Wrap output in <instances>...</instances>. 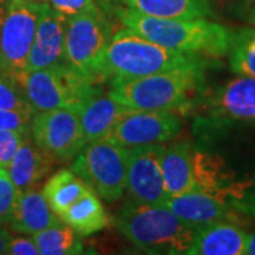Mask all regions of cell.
I'll return each instance as SVG.
<instances>
[{"label":"cell","instance_id":"obj_22","mask_svg":"<svg viewBox=\"0 0 255 255\" xmlns=\"http://www.w3.org/2000/svg\"><path fill=\"white\" fill-rule=\"evenodd\" d=\"M90 190V186L81 180L71 169H63L47 180L41 191L53 213L60 217L63 211Z\"/></svg>","mask_w":255,"mask_h":255},{"label":"cell","instance_id":"obj_9","mask_svg":"<svg viewBox=\"0 0 255 255\" xmlns=\"http://www.w3.org/2000/svg\"><path fill=\"white\" fill-rule=\"evenodd\" d=\"M30 135L53 162H71L87 145L75 108L37 112L31 119Z\"/></svg>","mask_w":255,"mask_h":255},{"label":"cell","instance_id":"obj_21","mask_svg":"<svg viewBox=\"0 0 255 255\" xmlns=\"http://www.w3.org/2000/svg\"><path fill=\"white\" fill-rule=\"evenodd\" d=\"M128 9L167 18H200L211 16L210 0H122Z\"/></svg>","mask_w":255,"mask_h":255},{"label":"cell","instance_id":"obj_20","mask_svg":"<svg viewBox=\"0 0 255 255\" xmlns=\"http://www.w3.org/2000/svg\"><path fill=\"white\" fill-rule=\"evenodd\" d=\"M64 224L75 230L81 237L95 234L110 224L108 213L95 191H87L74 204L60 214Z\"/></svg>","mask_w":255,"mask_h":255},{"label":"cell","instance_id":"obj_1","mask_svg":"<svg viewBox=\"0 0 255 255\" xmlns=\"http://www.w3.org/2000/svg\"><path fill=\"white\" fill-rule=\"evenodd\" d=\"M213 60L133 80L110 82L108 94L135 111H187L206 92V70Z\"/></svg>","mask_w":255,"mask_h":255},{"label":"cell","instance_id":"obj_5","mask_svg":"<svg viewBox=\"0 0 255 255\" xmlns=\"http://www.w3.org/2000/svg\"><path fill=\"white\" fill-rule=\"evenodd\" d=\"M34 114L57 108H75L97 92L101 81L71 68L67 64L27 71L21 80Z\"/></svg>","mask_w":255,"mask_h":255},{"label":"cell","instance_id":"obj_37","mask_svg":"<svg viewBox=\"0 0 255 255\" xmlns=\"http://www.w3.org/2000/svg\"><path fill=\"white\" fill-rule=\"evenodd\" d=\"M31 1H37V3H43V1H47V0H31Z\"/></svg>","mask_w":255,"mask_h":255},{"label":"cell","instance_id":"obj_29","mask_svg":"<svg viewBox=\"0 0 255 255\" xmlns=\"http://www.w3.org/2000/svg\"><path fill=\"white\" fill-rule=\"evenodd\" d=\"M31 119H33L31 114L20 112V111L0 110V129L17 130L21 133L30 135Z\"/></svg>","mask_w":255,"mask_h":255},{"label":"cell","instance_id":"obj_31","mask_svg":"<svg viewBox=\"0 0 255 255\" xmlns=\"http://www.w3.org/2000/svg\"><path fill=\"white\" fill-rule=\"evenodd\" d=\"M219 3L228 10L230 13L236 14L238 17H246L247 10H248V4L250 0H219Z\"/></svg>","mask_w":255,"mask_h":255},{"label":"cell","instance_id":"obj_13","mask_svg":"<svg viewBox=\"0 0 255 255\" xmlns=\"http://www.w3.org/2000/svg\"><path fill=\"white\" fill-rule=\"evenodd\" d=\"M65 23L67 20L51 9L47 1L40 3V14L28 55L27 71L65 64Z\"/></svg>","mask_w":255,"mask_h":255},{"label":"cell","instance_id":"obj_14","mask_svg":"<svg viewBox=\"0 0 255 255\" xmlns=\"http://www.w3.org/2000/svg\"><path fill=\"white\" fill-rule=\"evenodd\" d=\"M164 206L193 228L217 221H238L237 210L206 191L196 190L180 196H170Z\"/></svg>","mask_w":255,"mask_h":255},{"label":"cell","instance_id":"obj_26","mask_svg":"<svg viewBox=\"0 0 255 255\" xmlns=\"http://www.w3.org/2000/svg\"><path fill=\"white\" fill-rule=\"evenodd\" d=\"M47 3L65 20L87 13L102 11L95 0H47Z\"/></svg>","mask_w":255,"mask_h":255},{"label":"cell","instance_id":"obj_32","mask_svg":"<svg viewBox=\"0 0 255 255\" xmlns=\"http://www.w3.org/2000/svg\"><path fill=\"white\" fill-rule=\"evenodd\" d=\"M95 1L100 6V9L110 17H114L115 10L118 9L119 6H122V0H95Z\"/></svg>","mask_w":255,"mask_h":255},{"label":"cell","instance_id":"obj_36","mask_svg":"<svg viewBox=\"0 0 255 255\" xmlns=\"http://www.w3.org/2000/svg\"><path fill=\"white\" fill-rule=\"evenodd\" d=\"M7 3H9V0H0V26H1V21L4 18V14H6Z\"/></svg>","mask_w":255,"mask_h":255},{"label":"cell","instance_id":"obj_17","mask_svg":"<svg viewBox=\"0 0 255 255\" xmlns=\"http://www.w3.org/2000/svg\"><path fill=\"white\" fill-rule=\"evenodd\" d=\"M248 233L236 221H217L194 230L187 255H244Z\"/></svg>","mask_w":255,"mask_h":255},{"label":"cell","instance_id":"obj_18","mask_svg":"<svg viewBox=\"0 0 255 255\" xmlns=\"http://www.w3.org/2000/svg\"><path fill=\"white\" fill-rule=\"evenodd\" d=\"M61 220L53 213L43 191L38 189L18 191L9 226L18 234L34 236L48 227L60 224Z\"/></svg>","mask_w":255,"mask_h":255},{"label":"cell","instance_id":"obj_28","mask_svg":"<svg viewBox=\"0 0 255 255\" xmlns=\"http://www.w3.org/2000/svg\"><path fill=\"white\" fill-rule=\"evenodd\" d=\"M30 135L21 133L17 130L0 129V167L7 169L10 162L21 146L23 140Z\"/></svg>","mask_w":255,"mask_h":255},{"label":"cell","instance_id":"obj_30","mask_svg":"<svg viewBox=\"0 0 255 255\" xmlns=\"http://www.w3.org/2000/svg\"><path fill=\"white\" fill-rule=\"evenodd\" d=\"M6 255H40V250L31 236H11L6 247Z\"/></svg>","mask_w":255,"mask_h":255},{"label":"cell","instance_id":"obj_10","mask_svg":"<svg viewBox=\"0 0 255 255\" xmlns=\"http://www.w3.org/2000/svg\"><path fill=\"white\" fill-rule=\"evenodd\" d=\"M200 121L207 127L223 128L236 124H255V78L238 75L197 101Z\"/></svg>","mask_w":255,"mask_h":255},{"label":"cell","instance_id":"obj_16","mask_svg":"<svg viewBox=\"0 0 255 255\" xmlns=\"http://www.w3.org/2000/svg\"><path fill=\"white\" fill-rule=\"evenodd\" d=\"M130 108L119 104L110 94L97 92L78 108L80 125L87 143L108 139L121 119Z\"/></svg>","mask_w":255,"mask_h":255},{"label":"cell","instance_id":"obj_27","mask_svg":"<svg viewBox=\"0 0 255 255\" xmlns=\"http://www.w3.org/2000/svg\"><path fill=\"white\" fill-rule=\"evenodd\" d=\"M17 190L6 169L0 167V227L9 224Z\"/></svg>","mask_w":255,"mask_h":255},{"label":"cell","instance_id":"obj_19","mask_svg":"<svg viewBox=\"0 0 255 255\" xmlns=\"http://www.w3.org/2000/svg\"><path fill=\"white\" fill-rule=\"evenodd\" d=\"M51 167L53 160L34 143L30 135L23 140L6 170L16 190L23 191L36 189L51 172Z\"/></svg>","mask_w":255,"mask_h":255},{"label":"cell","instance_id":"obj_33","mask_svg":"<svg viewBox=\"0 0 255 255\" xmlns=\"http://www.w3.org/2000/svg\"><path fill=\"white\" fill-rule=\"evenodd\" d=\"M11 237L9 230H6L4 227H0V254H4L6 247L9 244V240Z\"/></svg>","mask_w":255,"mask_h":255},{"label":"cell","instance_id":"obj_25","mask_svg":"<svg viewBox=\"0 0 255 255\" xmlns=\"http://www.w3.org/2000/svg\"><path fill=\"white\" fill-rule=\"evenodd\" d=\"M0 110L20 111L34 115L23 85L13 77L1 71H0Z\"/></svg>","mask_w":255,"mask_h":255},{"label":"cell","instance_id":"obj_4","mask_svg":"<svg viewBox=\"0 0 255 255\" xmlns=\"http://www.w3.org/2000/svg\"><path fill=\"white\" fill-rule=\"evenodd\" d=\"M118 231L147 254H189L194 230L166 206L127 200L114 220Z\"/></svg>","mask_w":255,"mask_h":255},{"label":"cell","instance_id":"obj_23","mask_svg":"<svg viewBox=\"0 0 255 255\" xmlns=\"http://www.w3.org/2000/svg\"><path fill=\"white\" fill-rule=\"evenodd\" d=\"M40 250V255L84 254L81 236L63 221L31 236Z\"/></svg>","mask_w":255,"mask_h":255},{"label":"cell","instance_id":"obj_34","mask_svg":"<svg viewBox=\"0 0 255 255\" xmlns=\"http://www.w3.org/2000/svg\"><path fill=\"white\" fill-rule=\"evenodd\" d=\"M253 26L255 27V0H250V4H248V10L246 13V17H244Z\"/></svg>","mask_w":255,"mask_h":255},{"label":"cell","instance_id":"obj_15","mask_svg":"<svg viewBox=\"0 0 255 255\" xmlns=\"http://www.w3.org/2000/svg\"><path fill=\"white\" fill-rule=\"evenodd\" d=\"M160 169L167 197L199 190L194 173V147L190 140L164 143Z\"/></svg>","mask_w":255,"mask_h":255},{"label":"cell","instance_id":"obj_8","mask_svg":"<svg viewBox=\"0 0 255 255\" xmlns=\"http://www.w3.org/2000/svg\"><path fill=\"white\" fill-rule=\"evenodd\" d=\"M114 33L111 17L104 11L68 18L65 23V64L94 77V67Z\"/></svg>","mask_w":255,"mask_h":255},{"label":"cell","instance_id":"obj_7","mask_svg":"<svg viewBox=\"0 0 255 255\" xmlns=\"http://www.w3.org/2000/svg\"><path fill=\"white\" fill-rule=\"evenodd\" d=\"M40 3L9 0L0 26V71L21 84L36 34Z\"/></svg>","mask_w":255,"mask_h":255},{"label":"cell","instance_id":"obj_24","mask_svg":"<svg viewBox=\"0 0 255 255\" xmlns=\"http://www.w3.org/2000/svg\"><path fill=\"white\" fill-rule=\"evenodd\" d=\"M227 55L233 73L255 78V27L233 31Z\"/></svg>","mask_w":255,"mask_h":255},{"label":"cell","instance_id":"obj_12","mask_svg":"<svg viewBox=\"0 0 255 255\" xmlns=\"http://www.w3.org/2000/svg\"><path fill=\"white\" fill-rule=\"evenodd\" d=\"M162 147L163 145H149L129 149L125 189L127 200L164 206L167 193L164 190L160 169Z\"/></svg>","mask_w":255,"mask_h":255},{"label":"cell","instance_id":"obj_3","mask_svg":"<svg viewBox=\"0 0 255 255\" xmlns=\"http://www.w3.org/2000/svg\"><path fill=\"white\" fill-rule=\"evenodd\" d=\"M114 17L125 27L174 51L216 60L228 54L231 30L200 18H167L142 14L125 6L115 10Z\"/></svg>","mask_w":255,"mask_h":255},{"label":"cell","instance_id":"obj_6","mask_svg":"<svg viewBox=\"0 0 255 255\" xmlns=\"http://www.w3.org/2000/svg\"><path fill=\"white\" fill-rule=\"evenodd\" d=\"M129 149L110 139L87 143L75 156L71 170L102 200L118 201L127 189Z\"/></svg>","mask_w":255,"mask_h":255},{"label":"cell","instance_id":"obj_11","mask_svg":"<svg viewBox=\"0 0 255 255\" xmlns=\"http://www.w3.org/2000/svg\"><path fill=\"white\" fill-rule=\"evenodd\" d=\"M183 124L174 111L130 110L114 128L110 140L127 149L164 145L182 132Z\"/></svg>","mask_w":255,"mask_h":255},{"label":"cell","instance_id":"obj_2","mask_svg":"<svg viewBox=\"0 0 255 255\" xmlns=\"http://www.w3.org/2000/svg\"><path fill=\"white\" fill-rule=\"evenodd\" d=\"M211 58L174 51L140 36L132 28L115 30L107 48L94 67V77L101 82L133 80L163 73Z\"/></svg>","mask_w":255,"mask_h":255},{"label":"cell","instance_id":"obj_35","mask_svg":"<svg viewBox=\"0 0 255 255\" xmlns=\"http://www.w3.org/2000/svg\"><path fill=\"white\" fill-rule=\"evenodd\" d=\"M244 254L247 255H255V233L247 236V244Z\"/></svg>","mask_w":255,"mask_h":255}]
</instances>
